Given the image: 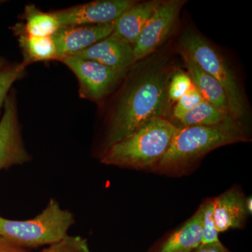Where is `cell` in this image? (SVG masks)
<instances>
[{"mask_svg": "<svg viewBox=\"0 0 252 252\" xmlns=\"http://www.w3.org/2000/svg\"><path fill=\"white\" fill-rule=\"evenodd\" d=\"M171 69L164 59L132 69L106 117L99 157L151 119L165 117Z\"/></svg>", "mask_w": 252, "mask_h": 252, "instance_id": "1", "label": "cell"}, {"mask_svg": "<svg viewBox=\"0 0 252 252\" xmlns=\"http://www.w3.org/2000/svg\"><path fill=\"white\" fill-rule=\"evenodd\" d=\"M179 127L165 117L151 119L99 157L105 165L142 170L157 166Z\"/></svg>", "mask_w": 252, "mask_h": 252, "instance_id": "2", "label": "cell"}, {"mask_svg": "<svg viewBox=\"0 0 252 252\" xmlns=\"http://www.w3.org/2000/svg\"><path fill=\"white\" fill-rule=\"evenodd\" d=\"M248 140L243 126L237 119L220 125L179 127L157 167L162 170L176 168L219 147Z\"/></svg>", "mask_w": 252, "mask_h": 252, "instance_id": "3", "label": "cell"}, {"mask_svg": "<svg viewBox=\"0 0 252 252\" xmlns=\"http://www.w3.org/2000/svg\"><path fill=\"white\" fill-rule=\"evenodd\" d=\"M74 223L72 212L61 208L59 202L51 198L42 212L31 220L0 216V236L23 248L48 246L67 236Z\"/></svg>", "mask_w": 252, "mask_h": 252, "instance_id": "4", "label": "cell"}, {"mask_svg": "<svg viewBox=\"0 0 252 252\" xmlns=\"http://www.w3.org/2000/svg\"><path fill=\"white\" fill-rule=\"evenodd\" d=\"M180 45L181 49L224 89L232 115L236 119L243 117L247 111L243 92L238 78L222 55L202 34L190 30L182 34Z\"/></svg>", "mask_w": 252, "mask_h": 252, "instance_id": "5", "label": "cell"}, {"mask_svg": "<svg viewBox=\"0 0 252 252\" xmlns=\"http://www.w3.org/2000/svg\"><path fill=\"white\" fill-rule=\"evenodd\" d=\"M77 77L81 98L99 102L110 94L127 74L94 61L67 56L60 60Z\"/></svg>", "mask_w": 252, "mask_h": 252, "instance_id": "6", "label": "cell"}, {"mask_svg": "<svg viewBox=\"0 0 252 252\" xmlns=\"http://www.w3.org/2000/svg\"><path fill=\"white\" fill-rule=\"evenodd\" d=\"M3 108L0 120V170L23 165L32 159L23 140L14 89L10 91Z\"/></svg>", "mask_w": 252, "mask_h": 252, "instance_id": "7", "label": "cell"}, {"mask_svg": "<svg viewBox=\"0 0 252 252\" xmlns=\"http://www.w3.org/2000/svg\"><path fill=\"white\" fill-rule=\"evenodd\" d=\"M184 4L182 0H168L159 4L132 46L135 64L152 54L165 40Z\"/></svg>", "mask_w": 252, "mask_h": 252, "instance_id": "8", "label": "cell"}, {"mask_svg": "<svg viewBox=\"0 0 252 252\" xmlns=\"http://www.w3.org/2000/svg\"><path fill=\"white\" fill-rule=\"evenodd\" d=\"M132 0H97L54 11L61 27L107 24L135 4Z\"/></svg>", "mask_w": 252, "mask_h": 252, "instance_id": "9", "label": "cell"}, {"mask_svg": "<svg viewBox=\"0 0 252 252\" xmlns=\"http://www.w3.org/2000/svg\"><path fill=\"white\" fill-rule=\"evenodd\" d=\"M114 22L102 25L61 27L52 36L59 61L80 52L112 34Z\"/></svg>", "mask_w": 252, "mask_h": 252, "instance_id": "10", "label": "cell"}, {"mask_svg": "<svg viewBox=\"0 0 252 252\" xmlns=\"http://www.w3.org/2000/svg\"><path fill=\"white\" fill-rule=\"evenodd\" d=\"M70 56L94 61L125 74L135 64L132 46L113 34Z\"/></svg>", "mask_w": 252, "mask_h": 252, "instance_id": "11", "label": "cell"}, {"mask_svg": "<svg viewBox=\"0 0 252 252\" xmlns=\"http://www.w3.org/2000/svg\"><path fill=\"white\" fill-rule=\"evenodd\" d=\"M213 217L219 233L243 226L248 212L246 199L237 189H230L213 200Z\"/></svg>", "mask_w": 252, "mask_h": 252, "instance_id": "12", "label": "cell"}, {"mask_svg": "<svg viewBox=\"0 0 252 252\" xmlns=\"http://www.w3.org/2000/svg\"><path fill=\"white\" fill-rule=\"evenodd\" d=\"M161 1H142L126 10L114 21L112 34L133 46L149 18Z\"/></svg>", "mask_w": 252, "mask_h": 252, "instance_id": "13", "label": "cell"}, {"mask_svg": "<svg viewBox=\"0 0 252 252\" xmlns=\"http://www.w3.org/2000/svg\"><path fill=\"white\" fill-rule=\"evenodd\" d=\"M180 54L194 87L201 94L204 100L217 108L230 113L226 94L220 83L208 73L205 72L184 50L180 49Z\"/></svg>", "mask_w": 252, "mask_h": 252, "instance_id": "14", "label": "cell"}, {"mask_svg": "<svg viewBox=\"0 0 252 252\" xmlns=\"http://www.w3.org/2000/svg\"><path fill=\"white\" fill-rule=\"evenodd\" d=\"M11 29L17 38L18 46L23 55L21 64L24 67H27L34 63L59 61V53L52 36L29 35L23 31L21 23H16Z\"/></svg>", "mask_w": 252, "mask_h": 252, "instance_id": "15", "label": "cell"}, {"mask_svg": "<svg viewBox=\"0 0 252 252\" xmlns=\"http://www.w3.org/2000/svg\"><path fill=\"white\" fill-rule=\"evenodd\" d=\"M203 205L190 220L174 232L153 252H193L201 245Z\"/></svg>", "mask_w": 252, "mask_h": 252, "instance_id": "16", "label": "cell"}, {"mask_svg": "<svg viewBox=\"0 0 252 252\" xmlns=\"http://www.w3.org/2000/svg\"><path fill=\"white\" fill-rule=\"evenodd\" d=\"M22 18L25 21L21 23L23 31L31 36H52L61 28L54 11L45 12L34 4L26 5Z\"/></svg>", "mask_w": 252, "mask_h": 252, "instance_id": "17", "label": "cell"}, {"mask_svg": "<svg viewBox=\"0 0 252 252\" xmlns=\"http://www.w3.org/2000/svg\"><path fill=\"white\" fill-rule=\"evenodd\" d=\"M235 119H236L230 112L217 108L203 100L195 108L187 113L179 122L185 127H189L220 125Z\"/></svg>", "mask_w": 252, "mask_h": 252, "instance_id": "18", "label": "cell"}, {"mask_svg": "<svg viewBox=\"0 0 252 252\" xmlns=\"http://www.w3.org/2000/svg\"><path fill=\"white\" fill-rule=\"evenodd\" d=\"M26 69L20 63L9 64L0 70V114L13 84L24 75Z\"/></svg>", "mask_w": 252, "mask_h": 252, "instance_id": "19", "label": "cell"}, {"mask_svg": "<svg viewBox=\"0 0 252 252\" xmlns=\"http://www.w3.org/2000/svg\"><path fill=\"white\" fill-rule=\"evenodd\" d=\"M193 86V83L188 74L181 71L175 73L170 77L167 85V97L169 100L177 102Z\"/></svg>", "mask_w": 252, "mask_h": 252, "instance_id": "20", "label": "cell"}, {"mask_svg": "<svg viewBox=\"0 0 252 252\" xmlns=\"http://www.w3.org/2000/svg\"><path fill=\"white\" fill-rule=\"evenodd\" d=\"M41 252H91L87 240L67 235L56 243L48 245Z\"/></svg>", "mask_w": 252, "mask_h": 252, "instance_id": "21", "label": "cell"}, {"mask_svg": "<svg viewBox=\"0 0 252 252\" xmlns=\"http://www.w3.org/2000/svg\"><path fill=\"white\" fill-rule=\"evenodd\" d=\"M203 235L201 245H210L220 243L219 232L213 217V201L207 202L203 205Z\"/></svg>", "mask_w": 252, "mask_h": 252, "instance_id": "22", "label": "cell"}, {"mask_svg": "<svg viewBox=\"0 0 252 252\" xmlns=\"http://www.w3.org/2000/svg\"><path fill=\"white\" fill-rule=\"evenodd\" d=\"M203 100L201 94L193 86L187 94L176 102L173 109L174 117L178 121L180 120L187 113L195 108Z\"/></svg>", "mask_w": 252, "mask_h": 252, "instance_id": "23", "label": "cell"}, {"mask_svg": "<svg viewBox=\"0 0 252 252\" xmlns=\"http://www.w3.org/2000/svg\"><path fill=\"white\" fill-rule=\"evenodd\" d=\"M0 252H31L28 249L21 248L0 236Z\"/></svg>", "mask_w": 252, "mask_h": 252, "instance_id": "24", "label": "cell"}, {"mask_svg": "<svg viewBox=\"0 0 252 252\" xmlns=\"http://www.w3.org/2000/svg\"><path fill=\"white\" fill-rule=\"evenodd\" d=\"M193 252H228L227 249L221 243L210 244V245H200Z\"/></svg>", "mask_w": 252, "mask_h": 252, "instance_id": "25", "label": "cell"}, {"mask_svg": "<svg viewBox=\"0 0 252 252\" xmlns=\"http://www.w3.org/2000/svg\"><path fill=\"white\" fill-rule=\"evenodd\" d=\"M9 63L5 58L0 56V70L9 65Z\"/></svg>", "mask_w": 252, "mask_h": 252, "instance_id": "26", "label": "cell"}, {"mask_svg": "<svg viewBox=\"0 0 252 252\" xmlns=\"http://www.w3.org/2000/svg\"><path fill=\"white\" fill-rule=\"evenodd\" d=\"M252 198H249L246 200V207L248 210V214L252 213Z\"/></svg>", "mask_w": 252, "mask_h": 252, "instance_id": "27", "label": "cell"}, {"mask_svg": "<svg viewBox=\"0 0 252 252\" xmlns=\"http://www.w3.org/2000/svg\"><path fill=\"white\" fill-rule=\"evenodd\" d=\"M1 2H2V1H0V4H1Z\"/></svg>", "mask_w": 252, "mask_h": 252, "instance_id": "28", "label": "cell"}]
</instances>
